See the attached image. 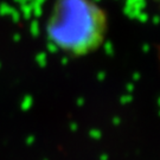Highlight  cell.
Here are the masks:
<instances>
[{"label":"cell","mask_w":160,"mask_h":160,"mask_svg":"<svg viewBox=\"0 0 160 160\" xmlns=\"http://www.w3.org/2000/svg\"><path fill=\"white\" fill-rule=\"evenodd\" d=\"M107 28L106 12L92 0H56L46 23V36L58 50L83 56L100 48Z\"/></svg>","instance_id":"cell-1"}]
</instances>
